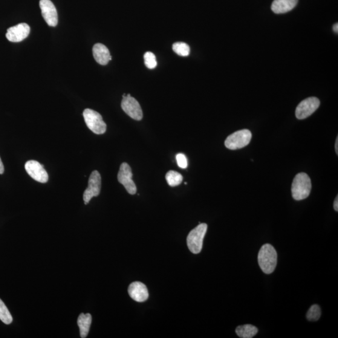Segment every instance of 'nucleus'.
Segmentation results:
<instances>
[{
	"label": "nucleus",
	"instance_id": "nucleus-1",
	"mask_svg": "<svg viewBox=\"0 0 338 338\" xmlns=\"http://www.w3.org/2000/svg\"><path fill=\"white\" fill-rule=\"evenodd\" d=\"M277 254L272 245H263L258 254V263L260 268L265 274L274 272L277 265Z\"/></svg>",
	"mask_w": 338,
	"mask_h": 338
},
{
	"label": "nucleus",
	"instance_id": "nucleus-2",
	"mask_svg": "<svg viewBox=\"0 0 338 338\" xmlns=\"http://www.w3.org/2000/svg\"><path fill=\"white\" fill-rule=\"evenodd\" d=\"M311 179L306 173H299L294 177L292 184V195L294 200L301 201L310 195L311 190Z\"/></svg>",
	"mask_w": 338,
	"mask_h": 338
},
{
	"label": "nucleus",
	"instance_id": "nucleus-3",
	"mask_svg": "<svg viewBox=\"0 0 338 338\" xmlns=\"http://www.w3.org/2000/svg\"><path fill=\"white\" fill-rule=\"evenodd\" d=\"M207 230V225L202 223L190 231L187 238V246L190 252L195 254L201 253Z\"/></svg>",
	"mask_w": 338,
	"mask_h": 338
},
{
	"label": "nucleus",
	"instance_id": "nucleus-4",
	"mask_svg": "<svg viewBox=\"0 0 338 338\" xmlns=\"http://www.w3.org/2000/svg\"><path fill=\"white\" fill-rule=\"evenodd\" d=\"M83 115L86 126L95 134H103L106 132V123L99 113L92 109H86L83 111Z\"/></svg>",
	"mask_w": 338,
	"mask_h": 338
},
{
	"label": "nucleus",
	"instance_id": "nucleus-5",
	"mask_svg": "<svg viewBox=\"0 0 338 338\" xmlns=\"http://www.w3.org/2000/svg\"><path fill=\"white\" fill-rule=\"evenodd\" d=\"M252 134L247 129L237 131L229 135L225 140V146L230 150L244 148L250 143Z\"/></svg>",
	"mask_w": 338,
	"mask_h": 338
},
{
	"label": "nucleus",
	"instance_id": "nucleus-6",
	"mask_svg": "<svg viewBox=\"0 0 338 338\" xmlns=\"http://www.w3.org/2000/svg\"><path fill=\"white\" fill-rule=\"evenodd\" d=\"M121 106L129 117L135 120H141L143 118V112L138 101L131 97V94H123Z\"/></svg>",
	"mask_w": 338,
	"mask_h": 338
},
{
	"label": "nucleus",
	"instance_id": "nucleus-7",
	"mask_svg": "<svg viewBox=\"0 0 338 338\" xmlns=\"http://www.w3.org/2000/svg\"><path fill=\"white\" fill-rule=\"evenodd\" d=\"M131 167L126 163L121 164L119 172L118 173V181L126 188L127 191L131 195H134L137 192V187L132 180Z\"/></svg>",
	"mask_w": 338,
	"mask_h": 338
},
{
	"label": "nucleus",
	"instance_id": "nucleus-8",
	"mask_svg": "<svg viewBox=\"0 0 338 338\" xmlns=\"http://www.w3.org/2000/svg\"><path fill=\"white\" fill-rule=\"evenodd\" d=\"M101 176L97 170L92 172L88 179V186L83 193V201L85 204H88L92 198L97 197L100 194L101 189Z\"/></svg>",
	"mask_w": 338,
	"mask_h": 338
},
{
	"label": "nucleus",
	"instance_id": "nucleus-9",
	"mask_svg": "<svg viewBox=\"0 0 338 338\" xmlns=\"http://www.w3.org/2000/svg\"><path fill=\"white\" fill-rule=\"evenodd\" d=\"M320 101L316 97L308 98L303 100L296 109V117L297 119L303 120L310 117L318 109Z\"/></svg>",
	"mask_w": 338,
	"mask_h": 338
},
{
	"label": "nucleus",
	"instance_id": "nucleus-10",
	"mask_svg": "<svg viewBox=\"0 0 338 338\" xmlns=\"http://www.w3.org/2000/svg\"><path fill=\"white\" fill-rule=\"evenodd\" d=\"M25 168L28 174L34 181L40 183H46L48 181V175L41 164L36 161H29L26 163Z\"/></svg>",
	"mask_w": 338,
	"mask_h": 338
},
{
	"label": "nucleus",
	"instance_id": "nucleus-11",
	"mask_svg": "<svg viewBox=\"0 0 338 338\" xmlns=\"http://www.w3.org/2000/svg\"><path fill=\"white\" fill-rule=\"evenodd\" d=\"M40 7L46 23L50 27H56L58 24V13L53 3L50 0H40Z\"/></svg>",
	"mask_w": 338,
	"mask_h": 338
},
{
	"label": "nucleus",
	"instance_id": "nucleus-12",
	"mask_svg": "<svg viewBox=\"0 0 338 338\" xmlns=\"http://www.w3.org/2000/svg\"><path fill=\"white\" fill-rule=\"evenodd\" d=\"M30 32V28L25 23L20 24L8 29L6 37L11 42H20L27 38Z\"/></svg>",
	"mask_w": 338,
	"mask_h": 338
},
{
	"label": "nucleus",
	"instance_id": "nucleus-13",
	"mask_svg": "<svg viewBox=\"0 0 338 338\" xmlns=\"http://www.w3.org/2000/svg\"><path fill=\"white\" fill-rule=\"evenodd\" d=\"M129 296L135 301L143 303L149 298V292L146 286L141 282H134L128 289Z\"/></svg>",
	"mask_w": 338,
	"mask_h": 338
},
{
	"label": "nucleus",
	"instance_id": "nucleus-14",
	"mask_svg": "<svg viewBox=\"0 0 338 338\" xmlns=\"http://www.w3.org/2000/svg\"><path fill=\"white\" fill-rule=\"evenodd\" d=\"M93 56L95 60L100 65H106L112 60L108 48L102 43H97L94 46Z\"/></svg>",
	"mask_w": 338,
	"mask_h": 338
},
{
	"label": "nucleus",
	"instance_id": "nucleus-15",
	"mask_svg": "<svg viewBox=\"0 0 338 338\" xmlns=\"http://www.w3.org/2000/svg\"><path fill=\"white\" fill-rule=\"evenodd\" d=\"M297 2L298 0H274L271 9L276 14L287 13L296 7Z\"/></svg>",
	"mask_w": 338,
	"mask_h": 338
},
{
	"label": "nucleus",
	"instance_id": "nucleus-16",
	"mask_svg": "<svg viewBox=\"0 0 338 338\" xmlns=\"http://www.w3.org/2000/svg\"><path fill=\"white\" fill-rule=\"evenodd\" d=\"M92 317L91 314L81 313L77 319V324L80 329V337L85 338L88 336L90 328L92 324Z\"/></svg>",
	"mask_w": 338,
	"mask_h": 338
},
{
	"label": "nucleus",
	"instance_id": "nucleus-17",
	"mask_svg": "<svg viewBox=\"0 0 338 338\" xmlns=\"http://www.w3.org/2000/svg\"><path fill=\"white\" fill-rule=\"evenodd\" d=\"M258 332V329L251 325L239 326L236 329V334L241 338H252Z\"/></svg>",
	"mask_w": 338,
	"mask_h": 338
},
{
	"label": "nucleus",
	"instance_id": "nucleus-18",
	"mask_svg": "<svg viewBox=\"0 0 338 338\" xmlns=\"http://www.w3.org/2000/svg\"><path fill=\"white\" fill-rule=\"evenodd\" d=\"M166 179L167 183L171 187L179 186L183 181V175L177 172L174 171V170H170L169 172H167Z\"/></svg>",
	"mask_w": 338,
	"mask_h": 338
},
{
	"label": "nucleus",
	"instance_id": "nucleus-19",
	"mask_svg": "<svg viewBox=\"0 0 338 338\" xmlns=\"http://www.w3.org/2000/svg\"><path fill=\"white\" fill-rule=\"evenodd\" d=\"M0 320L6 325H10L13 322L12 316L1 299H0Z\"/></svg>",
	"mask_w": 338,
	"mask_h": 338
},
{
	"label": "nucleus",
	"instance_id": "nucleus-20",
	"mask_svg": "<svg viewBox=\"0 0 338 338\" xmlns=\"http://www.w3.org/2000/svg\"><path fill=\"white\" fill-rule=\"evenodd\" d=\"M172 49L179 56L187 57L190 54L189 46L186 43L176 42L173 44Z\"/></svg>",
	"mask_w": 338,
	"mask_h": 338
},
{
	"label": "nucleus",
	"instance_id": "nucleus-21",
	"mask_svg": "<svg viewBox=\"0 0 338 338\" xmlns=\"http://www.w3.org/2000/svg\"><path fill=\"white\" fill-rule=\"evenodd\" d=\"M321 314H322V312H321L319 306L317 305H314L308 310L307 314H306V317H307L309 321L316 322V321L320 318Z\"/></svg>",
	"mask_w": 338,
	"mask_h": 338
},
{
	"label": "nucleus",
	"instance_id": "nucleus-22",
	"mask_svg": "<svg viewBox=\"0 0 338 338\" xmlns=\"http://www.w3.org/2000/svg\"><path fill=\"white\" fill-rule=\"evenodd\" d=\"M144 62L147 68L149 69H154L157 66V62L156 60L155 56L150 51H147L144 54Z\"/></svg>",
	"mask_w": 338,
	"mask_h": 338
},
{
	"label": "nucleus",
	"instance_id": "nucleus-23",
	"mask_svg": "<svg viewBox=\"0 0 338 338\" xmlns=\"http://www.w3.org/2000/svg\"><path fill=\"white\" fill-rule=\"evenodd\" d=\"M176 160H177V163L178 166L181 167V169H186L188 166V163L186 156L183 154H178L176 156Z\"/></svg>",
	"mask_w": 338,
	"mask_h": 338
},
{
	"label": "nucleus",
	"instance_id": "nucleus-24",
	"mask_svg": "<svg viewBox=\"0 0 338 338\" xmlns=\"http://www.w3.org/2000/svg\"><path fill=\"white\" fill-rule=\"evenodd\" d=\"M4 171H5V167L4 166V164H3L2 161L1 159V157H0V174H4Z\"/></svg>",
	"mask_w": 338,
	"mask_h": 338
},
{
	"label": "nucleus",
	"instance_id": "nucleus-25",
	"mask_svg": "<svg viewBox=\"0 0 338 338\" xmlns=\"http://www.w3.org/2000/svg\"><path fill=\"white\" fill-rule=\"evenodd\" d=\"M334 209L336 210V212L338 211V197L337 196L336 198L335 199L334 202Z\"/></svg>",
	"mask_w": 338,
	"mask_h": 338
},
{
	"label": "nucleus",
	"instance_id": "nucleus-26",
	"mask_svg": "<svg viewBox=\"0 0 338 338\" xmlns=\"http://www.w3.org/2000/svg\"><path fill=\"white\" fill-rule=\"evenodd\" d=\"M335 150H336V154H338V137L336 138V143H335Z\"/></svg>",
	"mask_w": 338,
	"mask_h": 338
},
{
	"label": "nucleus",
	"instance_id": "nucleus-27",
	"mask_svg": "<svg viewBox=\"0 0 338 338\" xmlns=\"http://www.w3.org/2000/svg\"><path fill=\"white\" fill-rule=\"evenodd\" d=\"M333 30L334 31V32H336V33L338 32V24H336L334 25Z\"/></svg>",
	"mask_w": 338,
	"mask_h": 338
}]
</instances>
